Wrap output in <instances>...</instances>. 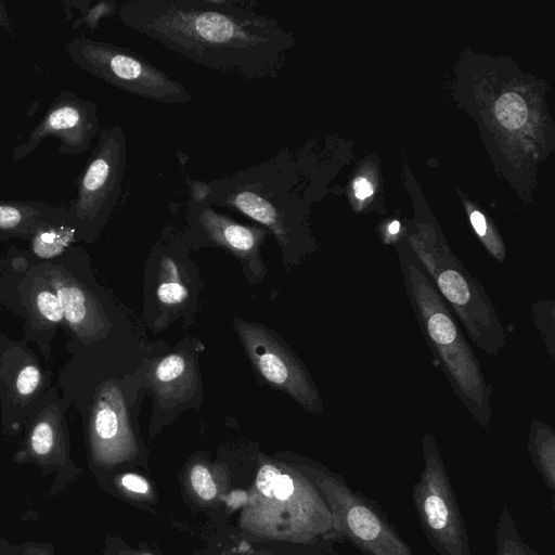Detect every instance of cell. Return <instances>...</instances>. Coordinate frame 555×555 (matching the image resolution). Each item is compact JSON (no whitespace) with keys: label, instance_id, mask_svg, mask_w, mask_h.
I'll return each instance as SVG.
<instances>
[{"label":"cell","instance_id":"obj_1","mask_svg":"<svg viewBox=\"0 0 555 555\" xmlns=\"http://www.w3.org/2000/svg\"><path fill=\"white\" fill-rule=\"evenodd\" d=\"M236 0H129L119 21L181 57L246 80L279 78L295 39Z\"/></svg>","mask_w":555,"mask_h":555},{"label":"cell","instance_id":"obj_2","mask_svg":"<svg viewBox=\"0 0 555 555\" xmlns=\"http://www.w3.org/2000/svg\"><path fill=\"white\" fill-rule=\"evenodd\" d=\"M250 541H282L308 546L336 542L330 508L297 463L261 455L238 519Z\"/></svg>","mask_w":555,"mask_h":555},{"label":"cell","instance_id":"obj_3","mask_svg":"<svg viewBox=\"0 0 555 555\" xmlns=\"http://www.w3.org/2000/svg\"><path fill=\"white\" fill-rule=\"evenodd\" d=\"M400 268L406 296L436 362L475 422L488 428L493 417L491 386L461 324L418 260L401 254Z\"/></svg>","mask_w":555,"mask_h":555},{"label":"cell","instance_id":"obj_4","mask_svg":"<svg viewBox=\"0 0 555 555\" xmlns=\"http://www.w3.org/2000/svg\"><path fill=\"white\" fill-rule=\"evenodd\" d=\"M297 465L324 498L338 541L350 542L363 555H415L377 502L321 464Z\"/></svg>","mask_w":555,"mask_h":555},{"label":"cell","instance_id":"obj_5","mask_svg":"<svg viewBox=\"0 0 555 555\" xmlns=\"http://www.w3.org/2000/svg\"><path fill=\"white\" fill-rule=\"evenodd\" d=\"M65 49L79 68L127 93L163 104L192 101L184 85L129 48L79 36Z\"/></svg>","mask_w":555,"mask_h":555},{"label":"cell","instance_id":"obj_6","mask_svg":"<svg viewBox=\"0 0 555 555\" xmlns=\"http://www.w3.org/2000/svg\"><path fill=\"white\" fill-rule=\"evenodd\" d=\"M423 469L412 500L423 533L438 555H472L469 537L435 437L422 439Z\"/></svg>","mask_w":555,"mask_h":555},{"label":"cell","instance_id":"obj_7","mask_svg":"<svg viewBox=\"0 0 555 555\" xmlns=\"http://www.w3.org/2000/svg\"><path fill=\"white\" fill-rule=\"evenodd\" d=\"M127 160L122 127L101 129L77 180V196L67 207L68 219L76 231L93 235L104 225L119 199Z\"/></svg>","mask_w":555,"mask_h":555},{"label":"cell","instance_id":"obj_8","mask_svg":"<svg viewBox=\"0 0 555 555\" xmlns=\"http://www.w3.org/2000/svg\"><path fill=\"white\" fill-rule=\"evenodd\" d=\"M235 328L259 375L288 393L306 410L320 414L322 400L302 363L266 327L235 320Z\"/></svg>","mask_w":555,"mask_h":555},{"label":"cell","instance_id":"obj_9","mask_svg":"<svg viewBox=\"0 0 555 555\" xmlns=\"http://www.w3.org/2000/svg\"><path fill=\"white\" fill-rule=\"evenodd\" d=\"M100 130L96 103L74 91L63 90L27 140L13 149L11 159L16 162L27 157L47 138H55L60 142L61 154L80 155L90 149Z\"/></svg>","mask_w":555,"mask_h":555},{"label":"cell","instance_id":"obj_10","mask_svg":"<svg viewBox=\"0 0 555 555\" xmlns=\"http://www.w3.org/2000/svg\"><path fill=\"white\" fill-rule=\"evenodd\" d=\"M188 220L212 244L223 247L255 273H263L259 250L269 231L263 227L244 224L215 208L206 201H186Z\"/></svg>","mask_w":555,"mask_h":555},{"label":"cell","instance_id":"obj_11","mask_svg":"<svg viewBox=\"0 0 555 555\" xmlns=\"http://www.w3.org/2000/svg\"><path fill=\"white\" fill-rule=\"evenodd\" d=\"M94 446L101 460L119 463L138 454V443L130 427L125 400L114 385L105 386L92 416Z\"/></svg>","mask_w":555,"mask_h":555},{"label":"cell","instance_id":"obj_12","mask_svg":"<svg viewBox=\"0 0 555 555\" xmlns=\"http://www.w3.org/2000/svg\"><path fill=\"white\" fill-rule=\"evenodd\" d=\"M150 375L158 401L166 406L188 400L197 385L194 363L181 352H173L159 359Z\"/></svg>","mask_w":555,"mask_h":555},{"label":"cell","instance_id":"obj_13","mask_svg":"<svg viewBox=\"0 0 555 555\" xmlns=\"http://www.w3.org/2000/svg\"><path fill=\"white\" fill-rule=\"evenodd\" d=\"M60 208L39 199H0V234L33 235Z\"/></svg>","mask_w":555,"mask_h":555},{"label":"cell","instance_id":"obj_14","mask_svg":"<svg viewBox=\"0 0 555 555\" xmlns=\"http://www.w3.org/2000/svg\"><path fill=\"white\" fill-rule=\"evenodd\" d=\"M528 455L544 487L555 491V433L552 426L532 420L528 431Z\"/></svg>","mask_w":555,"mask_h":555},{"label":"cell","instance_id":"obj_15","mask_svg":"<svg viewBox=\"0 0 555 555\" xmlns=\"http://www.w3.org/2000/svg\"><path fill=\"white\" fill-rule=\"evenodd\" d=\"M54 286L67 322L77 331H98L100 320L94 315V310L83 292L63 280L54 282Z\"/></svg>","mask_w":555,"mask_h":555},{"label":"cell","instance_id":"obj_16","mask_svg":"<svg viewBox=\"0 0 555 555\" xmlns=\"http://www.w3.org/2000/svg\"><path fill=\"white\" fill-rule=\"evenodd\" d=\"M186 482L197 502L206 504L218 503L225 488L221 466L202 460L191 463L186 472Z\"/></svg>","mask_w":555,"mask_h":555},{"label":"cell","instance_id":"obj_17","mask_svg":"<svg viewBox=\"0 0 555 555\" xmlns=\"http://www.w3.org/2000/svg\"><path fill=\"white\" fill-rule=\"evenodd\" d=\"M67 215V207H61L55 216L43 221L33 234L34 250L42 257L61 253L73 240L76 232L73 225L56 224Z\"/></svg>","mask_w":555,"mask_h":555},{"label":"cell","instance_id":"obj_18","mask_svg":"<svg viewBox=\"0 0 555 555\" xmlns=\"http://www.w3.org/2000/svg\"><path fill=\"white\" fill-rule=\"evenodd\" d=\"M494 538V555H542L522 539L507 504H503L500 509Z\"/></svg>","mask_w":555,"mask_h":555},{"label":"cell","instance_id":"obj_19","mask_svg":"<svg viewBox=\"0 0 555 555\" xmlns=\"http://www.w3.org/2000/svg\"><path fill=\"white\" fill-rule=\"evenodd\" d=\"M156 297L164 308H178L189 297V289L182 280L179 267L171 257L165 256L159 262Z\"/></svg>","mask_w":555,"mask_h":555},{"label":"cell","instance_id":"obj_20","mask_svg":"<svg viewBox=\"0 0 555 555\" xmlns=\"http://www.w3.org/2000/svg\"><path fill=\"white\" fill-rule=\"evenodd\" d=\"M495 114L501 124L508 129H516L527 119V107L524 100L515 93H505L495 105Z\"/></svg>","mask_w":555,"mask_h":555},{"label":"cell","instance_id":"obj_21","mask_svg":"<svg viewBox=\"0 0 555 555\" xmlns=\"http://www.w3.org/2000/svg\"><path fill=\"white\" fill-rule=\"evenodd\" d=\"M533 318L551 358H554V301L540 300L532 305Z\"/></svg>","mask_w":555,"mask_h":555},{"label":"cell","instance_id":"obj_22","mask_svg":"<svg viewBox=\"0 0 555 555\" xmlns=\"http://www.w3.org/2000/svg\"><path fill=\"white\" fill-rule=\"evenodd\" d=\"M117 10L118 5L114 1H98L94 5L89 7L82 18L76 20L73 28H77L81 23H85L88 28L94 30L103 18L114 15Z\"/></svg>","mask_w":555,"mask_h":555},{"label":"cell","instance_id":"obj_23","mask_svg":"<svg viewBox=\"0 0 555 555\" xmlns=\"http://www.w3.org/2000/svg\"><path fill=\"white\" fill-rule=\"evenodd\" d=\"M37 307L40 313L51 322H60L64 318L60 299L53 292H40L37 296Z\"/></svg>","mask_w":555,"mask_h":555},{"label":"cell","instance_id":"obj_24","mask_svg":"<svg viewBox=\"0 0 555 555\" xmlns=\"http://www.w3.org/2000/svg\"><path fill=\"white\" fill-rule=\"evenodd\" d=\"M53 446V429L48 422H39L31 434V448L43 455L50 452Z\"/></svg>","mask_w":555,"mask_h":555},{"label":"cell","instance_id":"obj_25","mask_svg":"<svg viewBox=\"0 0 555 555\" xmlns=\"http://www.w3.org/2000/svg\"><path fill=\"white\" fill-rule=\"evenodd\" d=\"M121 487L139 500H150L152 498V488L150 482L141 475L128 473L120 479Z\"/></svg>","mask_w":555,"mask_h":555},{"label":"cell","instance_id":"obj_26","mask_svg":"<svg viewBox=\"0 0 555 555\" xmlns=\"http://www.w3.org/2000/svg\"><path fill=\"white\" fill-rule=\"evenodd\" d=\"M40 378V372L36 366L23 367L16 379L17 391L23 396L33 393L39 385Z\"/></svg>","mask_w":555,"mask_h":555},{"label":"cell","instance_id":"obj_27","mask_svg":"<svg viewBox=\"0 0 555 555\" xmlns=\"http://www.w3.org/2000/svg\"><path fill=\"white\" fill-rule=\"evenodd\" d=\"M470 222H472V225L474 227L476 233L479 236L483 237L487 235L488 225H487L486 219L481 212H479L477 210L472 212Z\"/></svg>","mask_w":555,"mask_h":555},{"label":"cell","instance_id":"obj_28","mask_svg":"<svg viewBox=\"0 0 555 555\" xmlns=\"http://www.w3.org/2000/svg\"><path fill=\"white\" fill-rule=\"evenodd\" d=\"M356 196L363 199L373 193V188L364 178H358L353 184Z\"/></svg>","mask_w":555,"mask_h":555},{"label":"cell","instance_id":"obj_29","mask_svg":"<svg viewBox=\"0 0 555 555\" xmlns=\"http://www.w3.org/2000/svg\"><path fill=\"white\" fill-rule=\"evenodd\" d=\"M220 555H276L267 551H259V550H231L223 552Z\"/></svg>","mask_w":555,"mask_h":555},{"label":"cell","instance_id":"obj_30","mask_svg":"<svg viewBox=\"0 0 555 555\" xmlns=\"http://www.w3.org/2000/svg\"><path fill=\"white\" fill-rule=\"evenodd\" d=\"M0 26H2L3 28H5L9 31L12 30V25H11L7 9L4 7V3L2 1H0Z\"/></svg>","mask_w":555,"mask_h":555},{"label":"cell","instance_id":"obj_31","mask_svg":"<svg viewBox=\"0 0 555 555\" xmlns=\"http://www.w3.org/2000/svg\"><path fill=\"white\" fill-rule=\"evenodd\" d=\"M121 555H157V554H155L153 551H151L149 548L139 547L135 550H132V548L127 550Z\"/></svg>","mask_w":555,"mask_h":555},{"label":"cell","instance_id":"obj_32","mask_svg":"<svg viewBox=\"0 0 555 555\" xmlns=\"http://www.w3.org/2000/svg\"><path fill=\"white\" fill-rule=\"evenodd\" d=\"M400 230V223L399 221H392L389 227H388V231L390 234H397Z\"/></svg>","mask_w":555,"mask_h":555}]
</instances>
